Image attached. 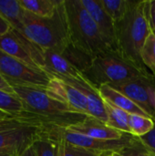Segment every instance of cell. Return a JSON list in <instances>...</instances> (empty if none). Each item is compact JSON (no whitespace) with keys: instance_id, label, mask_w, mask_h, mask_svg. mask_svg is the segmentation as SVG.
<instances>
[{"instance_id":"44dd1931","label":"cell","mask_w":155,"mask_h":156,"mask_svg":"<svg viewBox=\"0 0 155 156\" xmlns=\"http://www.w3.org/2000/svg\"><path fill=\"white\" fill-rule=\"evenodd\" d=\"M155 126V122L149 117L137 114H130L129 128L130 133L135 137H142L149 133Z\"/></svg>"},{"instance_id":"52a82bcc","label":"cell","mask_w":155,"mask_h":156,"mask_svg":"<svg viewBox=\"0 0 155 156\" xmlns=\"http://www.w3.org/2000/svg\"><path fill=\"white\" fill-rule=\"evenodd\" d=\"M0 50L31 68L45 71V51L16 29L10 28L0 35Z\"/></svg>"},{"instance_id":"ba28073f","label":"cell","mask_w":155,"mask_h":156,"mask_svg":"<svg viewBox=\"0 0 155 156\" xmlns=\"http://www.w3.org/2000/svg\"><path fill=\"white\" fill-rule=\"evenodd\" d=\"M0 75L12 85L48 89L54 79L47 72L29 67L0 50Z\"/></svg>"},{"instance_id":"8fae6325","label":"cell","mask_w":155,"mask_h":156,"mask_svg":"<svg viewBox=\"0 0 155 156\" xmlns=\"http://www.w3.org/2000/svg\"><path fill=\"white\" fill-rule=\"evenodd\" d=\"M49 96L68 106L76 113L90 116L85 96L69 83L54 78L47 89Z\"/></svg>"},{"instance_id":"484cf974","label":"cell","mask_w":155,"mask_h":156,"mask_svg":"<svg viewBox=\"0 0 155 156\" xmlns=\"http://www.w3.org/2000/svg\"><path fill=\"white\" fill-rule=\"evenodd\" d=\"M121 154L125 156H155L144 148V146L140 143L138 137L135 138L134 143L130 147L122 151Z\"/></svg>"},{"instance_id":"7a4b0ae2","label":"cell","mask_w":155,"mask_h":156,"mask_svg":"<svg viewBox=\"0 0 155 156\" xmlns=\"http://www.w3.org/2000/svg\"><path fill=\"white\" fill-rule=\"evenodd\" d=\"M53 127L37 114L24 111L0 119V153L21 156Z\"/></svg>"},{"instance_id":"8992f818","label":"cell","mask_w":155,"mask_h":156,"mask_svg":"<svg viewBox=\"0 0 155 156\" xmlns=\"http://www.w3.org/2000/svg\"><path fill=\"white\" fill-rule=\"evenodd\" d=\"M153 73L126 59L116 51H109L96 57L91 65L81 74L96 90L104 84L112 85Z\"/></svg>"},{"instance_id":"7c38bea8","label":"cell","mask_w":155,"mask_h":156,"mask_svg":"<svg viewBox=\"0 0 155 156\" xmlns=\"http://www.w3.org/2000/svg\"><path fill=\"white\" fill-rule=\"evenodd\" d=\"M56 79H59L79 90L86 98L87 108L90 116L107 123L108 115L103 99L100 95L98 90L92 87L82 76L79 78L56 77Z\"/></svg>"},{"instance_id":"83f0119b","label":"cell","mask_w":155,"mask_h":156,"mask_svg":"<svg viewBox=\"0 0 155 156\" xmlns=\"http://www.w3.org/2000/svg\"><path fill=\"white\" fill-rule=\"evenodd\" d=\"M149 21L152 31L155 32V0H149Z\"/></svg>"},{"instance_id":"f1b7e54d","label":"cell","mask_w":155,"mask_h":156,"mask_svg":"<svg viewBox=\"0 0 155 156\" xmlns=\"http://www.w3.org/2000/svg\"><path fill=\"white\" fill-rule=\"evenodd\" d=\"M0 90H4V91H5V92H8V93L15 94L13 88L9 85V83H8L1 75H0Z\"/></svg>"},{"instance_id":"9a60e30c","label":"cell","mask_w":155,"mask_h":156,"mask_svg":"<svg viewBox=\"0 0 155 156\" xmlns=\"http://www.w3.org/2000/svg\"><path fill=\"white\" fill-rule=\"evenodd\" d=\"M44 58V70L53 78H79L82 76L81 73H79L59 52L53 50H45Z\"/></svg>"},{"instance_id":"1f68e13d","label":"cell","mask_w":155,"mask_h":156,"mask_svg":"<svg viewBox=\"0 0 155 156\" xmlns=\"http://www.w3.org/2000/svg\"><path fill=\"white\" fill-rule=\"evenodd\" d=\"M21 156H37V153L34 148V145H32L28 149H26Z\"/></svg>"},{"instance_id":"30bf717a","label":"cell","mask_w":155,"mask_h":156,"mask_svg":"<svg viewBox=\"0 0 155 156\" xmlns=\"http://www.w3.org/2000/svg\"><path fill=\"white\" fill-rule=\"evenodd\" d=\"M62 134L65 140L71 144L96 151L101 154L114 152L121 153L124 149L130 147L134 143L136 138L130 133H125V135L120 140H100L75 133L68 131L65 128H62Z\"/></svg>"},{"instance_id":"d6986e66","label":"cell","mask_w":155,"mask_h":156,"mask_svg":"<svg viewBox=\"0 0 155 156\" xmlns=\"http://www.w3.org/2000/svg\"><path fill=\"white\" fill-rule=\"evenodd\" d=\"M22 7L39 17H51L63 0H18Z\"/></svg>"},{"instance_id":"4316f807","label":"cell","mask_w":155,"mask_h":156,"mask_svg":"<svg viewBox=\"0 0 155 156\" xmlns=\"http://www.w3.org/2000/svg\"><path fill=\"white\" fill-rule=\"evenodd\" d=\"M138 139L145 149L155 155V126L149 133L142 137H138Z\"/></svg>"},{"instance_id":"8d00e7d4","label":"cell","mask_w":155,"mask_h":156,"mask_svg":"<svg viewBox=\"0 0 155 156\" xmlns=\"http://www.w3.org/2000/svg\"><path fill=\"white\" fill-rule=\"evenodd\" d=\"M1 118H5V117H0V119H1Z\"/></svg>"},{"instance_id":"4fadbf2b","label":"cell","mask_w":155,"mask_h":156,"mask_svg":"<svg viewBox=\"0 0 155 156\" xmlns=\"http://www.w3.org/2000/svg\"><path fill=\"white\" fill-rule=\"evenodd\" d=\"M80 2L98 26L107 44L117 52L115 24L104 10L101 0H80Z\"/></svg>"},{"instance_id":"d590c367","label":"cell","mask_w":155,"mask_h":156,"mask_svg":"<svg viewBox=\"0 0 155 156\" xmlns=\"http://www.w3.org/2000/svg\"><path fill=\"white\" fill-rule=\"evenodd\" d=\"M0 156H12V155H9V154H2V153H0Z\"/></svg>"},{"instance_id":"277c9868","label":"cell","mask_w":155,"mask_h":156,"mask_svg":"<svg viewBox=\"0 0 155 156\" xmlns=\"http://www.w3.org/2000/svg\"><path fill=\"white\" fill-rule=\"evenodd\" d=\"M18 31L44 51L62 52L70 44L65 0L51 17H39L26 11L23 26Z\"/></svg>"},{"instance_id":"2e32d148","label":"cell","mask_w":155,"mask_h":156,"mask_svg":"<svg viewBox=\"0 0 155 156\" xmlns=\"http://www.w3.org/2000/svg\"><path fill=\"white\" fill-rule=\"evenodd\" d=\"M98 91L103 99V101L111 103L112 105L128 112L129 114H137L151 118L142 108H140L136 103H134L130 98H128L122 92L116 90L108 84L100 86L98 89Z\"/></svg>"},{"instance_id":"603a6c76","label":"cell","mask_w":155,"mask_h":156,"mask_svg":"<svg viewBox=\"0 0 155 156\" xmlns=\"http://www.w3.org/2000/svg\"><path fill=\"white\" fill-rule=\"evenodd\" d=\"M101 3L104 10L115 24L125 16L130 0H101Z\"/></svg>"},{"instance_id":"e575fe53","label":"cell","mask_w":155,"mask_h":156,"mask_svg":"<svg viewBox=\"0 0 155 156\" xmlns=\"http://www.w3.org/2000/svg\"><path fill=\"white\" fill-rule=\"evenodd\" d=\"M111 153H103L101 156H111Z\"/></svg>"},{"instance_id":"9c48e42d","label":"cell","mask_w":155,"mask_h":156,"mask_svg":"<svg viewBox=\"0 0 155 156\" xmlns=\"http://www.w3.org/2000/svg\"><path fill=\"white\" fill-rule=\"evenodd\" d=\"M130 98L155 122V75L138 77L110 85Z\"/></svg>"},{"instance_id":"7402d4cb","label":"cell","mask_w":155,"mask_h":156,"mask_svg":"<svg viewBox=\"0 0 155 156\" xmlns=\"http://www.w3.org/2000/svg\"><path fill=\"white\" fill-rule=\"evenodd\" d=\"M0 111L7 115H16L24 112V106L16 94L0 90Z\"/></svg>"},{"instance_id":"d4e9b609","label":"cell","mask_w":155,"mask_h":156,"mask_svg":"<svg viewBox=\"0 0 155 156\" xmlns=\"http://www.w3.org/2000/svg\"><path fill=\"white\" fill-rule=\"evenodd\" d=\"M64 137V136H63ZM102 154L68 143L64 138L63 156H101Z\"/></svg>"},{"instance_id":"e0dca14e","label":"cell","mask_w":155,"mask_h":156,"mask_svg":"<svg viewBox=\"0 0 155 156\" xmlns=\"http://www.w3.org/2000/svg\"><path fill=\"white\" fill-rule=\"evenodd\" d=\"M25 12L26 10L18 0H0V16L9 24L11 28L21 29Z\"/></svg>"},{"instance_id":"74e56055","label":"cell","mask_w":155,"mask_h":156,"mask_svg":"<svg viewBox=\"0 0 155 156\" xmlns=\"http://www.w3.org/2000/svg\"><path fill=\"white\" fill-rule=\"evenodd\" d=\"M153 33H154V34H155V32H154V31H153Z\"/></svg>"},{"instance_id":"6da1fadb","label":"cell","mask_w":155,"mask_h":156,"mask_svg":"<svg viewBox=\"0 0 155 156\" xmlns=\"http://www.w3.org/2000/svg\"><path fill=\"white\" fill-rule=\"evenodd\" d=\"M115 33L117 52L139 67L147 69L142 61L141 52L152 33L149 21V0H130L125 16L115 23Z\"/></svg>"},{"instance_id":"4dcf8cb0","label":"cell","mask_w":155,"mask_h":156,"mask_svg":"<svg viewBox=\"0 0 155 156\" xmlns=\"http://www.w3.org/2000/svg\"><path fill=\"white\" fill-rule=\"evenodd\" d=\"M63 150H64V137L62 134V128L60 130V138H59V148H58V156H63Z\"/></svg>"},{"instance_id":"ffe728a7","label":"cell","mask_w":155,"mask_h":156,"mask_svg":"<svg viewBox=\"0 0 155 156\" xmlns=\"http://www.w3.org/2000/svg\"><path fill=\"white\" fill-rule=\"evenodd\" d=\"M104 103L106 106V111L108 115V121L106 124L124 133H130V128H129L130 114L117 108L116 106L112 105L108 101H104Z\"/></svg>"},{"instance_id":"ac0fdd59","label":"cell","mask_w":155,"mask_h":156,"mask_svg":"<svg viewBox=\"0 0 155 156\" xmlns=\"http://www.w3.org/2000/svg\"><path fill=\"white\" fill-rule=\"evenodd\" d=\"M60 130V127H53L33 144L37 156H58Z\"/></svg>"},{"instance_id":"5b68a950","label":"cell","mask_w":155,"mask_h":156,"mask_svg":"<svg viewBox=\"0 0 155 156\" xmlns=\"http://www.w3.org/2000/svg\"><path fill=\"white\" fill-rule=\"evenodd\" d=\"M70 43L94 58L113 51L80 0H65Z\"/></svg>"},{"instance_id":"f546056e","label":"cell","mask_w":155,"mask_h":156,"mask_svg":"<svg viewBox=\"0 0 155 156\" xmlns=\"http://www.w3.org/2000/svg\"><path fill=\"white\" fill-rule=\"evenodd\" d=\"M10 28L11 27L9 26V24L0 16V35L6 33Z\"/></svg>"},{"instance_id":"d6a6232c","label":"cell","mask_w":155,"mask_h":156,"mask_svg":"<svg viewBox=\"0 0 155 156\" xmlns=\"http://www.w3.org/2000/svg\"><path fill=\"white\" fill-rule=\"evenodd\" d=\"M111 156H125V155H122L121 153H118V152H114V153H111Z\"/></svg>"},{"instance_id":"cb8c5ba5","label":"cell","mask_w":155,"mask_h":156,"mask_svg":"<svg viewBox=\"0 0 155 156\" xmlns=\"http://www.w3.org/2000/svg\"><path fill=\"white\" fill-rule=\"evenodd\" d=\"M141 58L143 65L155 75V34L153 31L143 47Z\"/></svg>"},{"instance_id":"3957f363","label":"cell","mask_w":155,"mask_h":156,"mask_svg":"<svg viewBox=\"0 0 155 156\" xmlns=\"http://www.w3.org/2000/svg\"><path fill=\"white\" fill-rule=\"evenodd\" d=\"M11 87L22 101L24 111L37 114L48 125L66 129L89 117L72 112L68 106L49 96L47 89L23 85Z\"/></svg>"},{"instance_id":"836d02e7","label":"cell","mask_w":155,"mask_h":156,"mask_svg":"<svg viewBox=\"0 0 155 156\" xmlns=\"http://www.w3.org/2000/svg\"><path fill=\"white\" fill-rule=\"evenodd\" d=\"M6 116H8L7 114H5V112H1L0 111V117H6Z\"/></svg>"},{"instance_id":"5bb4252c","label":"cell","mask_w":155,"mask_h":156,"mask_svg":"<svg viewBox=\"0 0 155 156\" xmlns=\"http://www.w3.org/2000/svg\"><path fill=\"white\" fill-rule=\"evenodd\" d=\"M66 129L75 133L100 140H120L125 135L124 133L115 130L105 122L90 116L87 117L83 122L71 125Z\"/></svg>"}]
</instances>
